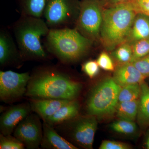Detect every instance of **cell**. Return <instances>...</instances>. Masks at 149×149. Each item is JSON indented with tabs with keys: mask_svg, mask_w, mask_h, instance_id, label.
<instances>
[{
	"mask_svg": "<svg viewBox=\"0 0 149 149\" xmlns=\"http://www.w3.org/2000/svg\"><path fill=\"white\" fill-rule=\"evenodd\" d=\"M81 88L80 83L63 70L44 68L31 75L25 95L32 99L72 100L79 95Z\"/></svg>",
	"mask_w": 149,
	"mask_h": 149,
	"instance_id": "cell-1",
	"label": "cell"
},
{
	"mask_svg": "<svg viewBox=\"0 0 149 149\" xmlns=\"http://www.w3.org/2000/svg\"><path fill=\"white\" fill-rule=\"evenodd\" d=\"M48 52L64 64L79 61L86 56L93 42L75 28L50 29L46 36Z\"/></svg>",
	"mask_w": 149,
	"mask_h": 149,
	"instance_id": "cell-2",
	"label": "cell"
},
{
	"mask_svg": "<svg viewBox=\"0 0 149 149\" xmlns=\"http://www.w3.org/2000/svg\"><path fill=\"white\" fill-rule=\"evenodd\" d=\"M137 14L128 1L103 8L100 41L107 50L125 42Z\"/></svg>",
	"mask_w": 149,
	"mask_h": 149,
	"instance_id": "cell-3",
	"label": "cell"
},
{
	"mask_svg": "<svg viewBox=\"0 0 149 149\" xmlns=\"http://www.w3.org/2000/svg\"><path fill=\"white\" fill-rule=\"evenodd\" d=\"M49 30L41 17L22 15L14 25L13 32L22 59L42 60L47 58L41 38L46 37Z\"/></svg>",
	"mask_w": 149,
	"mask_h": 149,
	"instance_id": "cell-4",
	"label": "cell"
},
{
	"mask_svg": "<svg viewBox=\"0 0 149 149\" xmlns=\"http://www.w3.org/2000/svg\"><path fill=\"white\" fill-rule=\"evenodd\" d=\"M121 87L113 77H108L95 87L88 97V115L95 117L108 116L115 112Z\"/></svg>",
	"mask_w": 149,
	"mask_h": 149,
	"instance_id": "cell-5",
	"label": "cell"
},
{
	"mask_svg": "<svg viewBox=\"0 0 149 149\" xmlns=\"http://www.w3.org/2000/svg\"><path fill=\"white\" fill-rule=\"evenodd\" d=\"M80 2L78 0H48L43 15L49 28H69L71 24H75Z\"/></svg>",
	"mask_w": 149,
	"mask_h": 149,
	"instance_id": "cell-6",
	"label": "cell"
},
{
	"mask_svg": "<svg viewBox=\"0 0 149 149\" xmlns=\"http://www.w3.org/2000/svg\"><path fill=\"white\" fill-rule=\"evenodd\" d=\"M103 8L100 0L80 1L74 28L93 42L100 41Z\"/></svg>",
	"mask_w": 149,
	"mask_h": 149,
	"instance_id": "cell-7",
	"label": "cell"
},
{
	"mask_svg": "<svg viewBox=\"0 0 149 149\" xmlns=\"http://www.w3.org/2000/svg\"><path fill=\"white\" fill-rule=\"evenodd\" d=\"M31 75L28 72L18 73L11 70L0 71V99L11 102L26 93Z\"/></svg>",
	"mask_w": 149,
	"mask_h": 149,
	"instance_id": "cell-8",
	"label": "cell"
},
{
	"mask_svg": "<svg viewBox=\"0 0 149 149\" xmlns=\"http://www.w3.org/2000/svg\"><path fill=\"white\" fill-rule=\"evenodd\" d=\"M13 135L27 148L38 149L42 139L43 125L37 115L30 113L16 126Z\"/></svg>",
	"mask_w": 149,
	"mask_h": 149,
	"instance_id": "cell-9",
	"label": "cell"
},
{
	"mask_svg": "<svg viewBox=\"0 0 149 149\" xmlns=\"http://www.w3.org/2000/svg\"><path fill=\"white\" fill-rule=\"evenodd\" d=\"M68 126V134L70 139L80 146L93 149L95 134L97 128L95 116L88 115L75 120Z\"/></svg>",
	"mask_w": 149,
	"mask_h": 149,
	"instance_id": "cell-10",
	"label": "cell"
},
{
	"mask_svg": "<svg viewBox=\"0 0 149 149\" xmlns=\"http://www.w3.org/2000/svg\"><path fill=\"white\" fill-rule=\"evenodd\" d=\"M30 104L22 103L14 106L2 113L0 118L1 134L11 135L16 126L30 113Z\"/></svg>",
	"mask_w": 149,
	"mask_h": 149,
	"instance_id": "cell-11",
	"label": "cell"
},
{
	"mask_svg": "<svg viewBox=\"0 0 149 149\" xmlns=\"http://www.w3.org/2000/svg\"><path fill=\"white\" fill-rule=\"evenodd\" d=\"M113 78L121 87L133 84H141L146 77L132 63L119 64L115 68Z\"/></svg>",
	"mask_w": 149,
	"mask_h": 149,
	"instance_id": "cell-12",
	"label": "cell"
},
{
	"mask_svg": "<svg viewBox=\"0 0 149 149\" xmlns=\"http://www.w3.org/2000/svg\"><path fill=\"white\" fill-rule=\"evenodd\" d=\"M7 31L0 33V64L6 66L22 59L17 47Z\"/></svg>",
	"mask_w": 149,
	"mask_h": 149,
	"instance_id": "cell-13",
	"label": "cell"
},
{
	"mask_svg": "<svg viewBox=\"0 0 149 149\" xmlns=\"http://www.w3.org/2000/svg\"><path fill=\"white\" fill-rule=\"evenodd\" d=\"M70 101L62 99H32L30 106L33 111L45 121Z\"/></svg>",
	"mask_w": 149,
	"mask_h": 149,
	"instance_id": "cell-14",
	"label": "cell"
},
{
	"mask_svg": "<svg viewBox=\"0 0 149 149\" xmlns=\"http://www.w3.org/2000/svg\"><path fill=\"white\" fill-rule=\"evenodd\" d=\"M41 147L48 149H77L78 148L65 139L55 130L53 126L44 121Z\"/></svg>",
	"mask_w": 149,
	"mask_h": 149,
	"instance_id": "cell-15",
	"label": "cell"
},
{
	"mask_svg": "<svg viewBox=\"0 0 149 149\" xmlns=\"http://www.w3.org/2000/svg\"><path fill=\"white\" fill-rule=\"evenodd\" d=\"M149 38V16L137 14L125 42L131 44L142 39Z\"/></svg>",
	"mask_w": 149,
	"mask_h": 149,
	"instance_id": "cell-16",
	"label": "cell"
},
{
	"mask_svg": "<svg viewBox=\"0 0 149 149\" xmlns=\"http://www.w3.org/2000/svg\"><path fill=\"white\" fill-rule=\"evenodd\" d=\"M80 110V105L74 100H71L64 105L52 116L45 122L52 126L61 124L62 123L77 117Z\"/></svg>",
	"mask_w": 149,
	"mask_h": 149,
	"instance_id": "cell-17",
	"label": "cell"
},
{
	"mask_svg": "<svg viewBox=\"0 0 149 149\" xmlns=\"http://www.w3.org/2000/svg\"><path fill=\"white\" fill-rule=\"evenodd\" d=\"M141 92L139 100L137 121L142 128L149 127V86L144 81L141 84Z\"/></svg>",
	"mask_w": 149,
	"mask_h": 149,
	"instance_id": "cell-18",
	"label": "cell"
},
{
	"mask_svg": "<svg viewBox=\"0 0 149 149\" xmlns=\"http://www.w3.org/2000/svg\"><path fill=\"white\" fill-rule=\"evenodd\" d=\"M139 100L121 102L118 104L115 113L119 119L134 121L137 118Z\"/></svg>",
	"mask_w": 149,
	"mask_h": 149,
	"instance_id": "cell-19",
	"label": "cell"
},
{
	"mask_svg": "<svg viewBox=\"0 0 149 149\" xmlns=\"http://www.w3.org/2000/svg\"><path fill=\"white\" fill-rule=\"evenodd\" d=\"M48 0H20L22 15L41 17Z\"/></svg>",
	"mask_w": 149,
	"mask_h": 149,
	"instance_id": "cell-20",
	"label": "cell"
},
{
	"mask_svg": "<svg viewBox=\"0 0 149 149\" xmlns=\"http://www.w3.org/2000/svg\"><path fill=\"white\" fill-rule=\"evenodd\" d=\"M111 52L112 56L119 64L131 62L133 50L132 46L129 43H122Z\"/></svg>",
	"mask_w": 149,
	"mask_h": 149,
	"instance_id": "cell-21",
	"label": "cell"
},
{
	"mask_svg": "<svg viewBox=\"0 0 149 149\" xmlns=\"http://www.w3.org/2000/svg\"><path fill=\"white\" fill-rule=\"evenodd\" d=\"M110 128L116 133L131 135L136 133L138 127L134 121L119 118L111 123Z\"/></svg>",
	"mask_w": 149,
	"mask_h": 149,
	"instance_id": "cell-22",
	"label": "cell"
},
{
	"mask_svg": "<svg viewBox=\"0 0 149 149\" xmlns=\"http://www.w3.org/2000/svg\"><path fill=\"white\" fill-rule=\"evenodd\" d=\"M141 92V84H131L121 87L118 95V102L138 100Z\"/></svg>",
	"mask_w": 149,
	"mask_h": 149,
	"instance_id": "cell-23",
	"label": "cell"
},
{
	"mask_svg": "<svg viewBox=\"0 0 149 149\" xmlns=\"http://www.w3.org/2000/svg\"><path fill=\"white\" fill-rule=\"evenodd\" d=\"M131 45L133 50L131 63L149 54V38L139 40Z\"/></svg>",
	"mask_w": 149,
	"mask_h": 149,
	"instance_id": "cell-24",
	"label": "cell"
},
{
	"mask_svg": "<svg viewBox=\"0 0 149 149\" xmlns=\"http://www.w3.org/2000/svg\"><path fill=\"white\" fill-rule=\"evenodd\" d=\"M25 146L21 141L11 135L5 136L0 135V149H23Z\"/></svg>",
	"mask_w": 149,
	"mask_h": 149,
	"instance_id": "cell-25",
	"label": "cell"
},
{
	"mask_svg": "<svg viewBox=\"0 0 149 149\" xmlns=\"http://www.w3.org/2000/svg\"><path fill=\"white\" fill-rule=\"evenodd\" d=\"M97 62L100 68L106 71H113L115 68L111 57L106 52L100 54Z\"/></svg>",
	"mask_w": 149,
	"mask_h": 149,
	"instance_id": "cell-26",
	"label": "cell"
},
{
	"mask_svg": "<svg viewBox=\"0 0 149 149\" xmlns=\"http://www.w3.org/2000/svg\"><path fill=\"white\" fill-rule=\"evenodd\" d=\"M128 1L136 13L149 16V0H129Z\"/></svg>",
	"mask_w": 149,
	"mask_h": 149,
	"instance_id": "cell-27",
	"label": "cell"
},
{
	"mask_svg": "<svg viewBox=\"0 0 149 149\" xmlns=\"http://www.w3.org/2000/svg\"><path fill=\"white\" fill-rule=\"evenodd\" d=\"M100 68L97 61L91 60L86 62L83 64L82 70L88 77L93 78L98 74Z\"/></svg>",
	"mask_w": 149,
	"mask_h": 149,
	"instance_id": "cell-28",
	"label": "cell"
},
{
	"mask_svg": "<svg viewBox=\"0 0 149 149\" xmlns=\"http://www.w3.org/2000/svg\"><path fill=\"white\" fill-rule=\"evenodd\" d=\"M146 78L149 77V54L132 62Z\"/></svg>",
	"mask_w": 149,
	"mask_h": 149,
	"instance_id": "cell-29",
	"label": "cell"
},
{
	"mask_svg": "<svg viewBox=\"0 0 149 149\" xmlns=\"http://www.w3.org/2000/svg\"><path fill=\"white\" fill-rule=\"evenodd\" d=\"M131 147L128 144L118 141L104 140L99 147L100 149H129Z\"/></svg>",
	"mask_w": 149,
	"mask_h": 149,
	"instance_id": "cell-30",
	"label": "cell"
},
{
	"mask_svg": "<svg viewBox=\"0 0 149 149\" xmlns=\"http://www.w3.org/2000/svg\"><path fill=\"white\" fill-rule=\"evenodd\" d=\"M129 0H100L104 8L109 7L112 6L126 2Z\"/></svg>",
	"mask_w": 149,
	"mask_h": 149,
	"instance_id": "cell-31",
	"label": "cell"
},
{
	"mask_svg": "<svg viewBox=\"0 0 149 149\" xmlns=\"http://www.w3.org/2000/svg\"><path fill=\"white\" fill-rule=\"evenodd\" d=\"M144 147L146 149H149V129L148 130L146 136L144 143Z\"/></svg>",
	"mask_w": 149,
	"mask_h": 149,
	"instance_id": "cell-32",
	"label": "cell"
},
{
	"mask_svg": "<svg viewBox=\"0 0 149 149\" xmlns=\"http://www.w3.org/2000/svg\"><path fill=\"white\" fill-rule=\"evenodd\" d=\"M81 1H83V0H81Z\"/></svg>",
	"mask_w": 149,
	"mask_h": 149,
	"instance_id": "cell-33",
	"label": "cell"
}]
</instances>
